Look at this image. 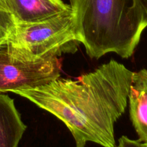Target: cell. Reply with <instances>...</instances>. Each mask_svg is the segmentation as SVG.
<instances>
[{"label":"cell","mask_w":147,"mask_h":147,"mask_svg":"<svg viewBox=\"0 0 147 147\" xmlns=\"http://www.w3.org/2000/svg\"><path fill=\"white\" fill-rule=\"evenodd\" d=\"M76 41L91 58L109 53L129 58L147 27L140 0H69Z\"/></svg>","instance_id":"7a4b0ae2"},{"label":"cell","mask_w":147,"mask_h":147,"mask_svg":"<svg viewBox=\"0 0 147 147\" xmlns=\"http://www.w3.org/2000/svg\"><path fill=\"white\" fill-rule=\"evenodd\" d=\"M146 144V147H147V144Z\"/></svg>","instance_id":"8fae6325"},{"label":"cell","mask_w":147,"mask_h":147,"mask_svg":"<svg viewBox=\"0 0 147 147\" xmlns=\"http://www.w3.org/2000/svg\"><path fill=\"white\" fill-rule=\"evenodd\" d=\"M141 3L142 4V7H143L144 9L145 12L147 16V0H140Z\"/></svg>","instance_id":"30bf717a"},{"label":"cell","mask_w":147,"mask_h":147,"mask_svg":"<svg viewBox=\"0 0 147 147\" xmlns=\"http://www.w3.org/2000/svg\"><path fill=\"white\" fill-rule=\"evenodd\" d=\"M60 55L38 59L27 58L9 46L0 47V92L34 89L60 77Z\"/></svg>","instance_id":"277c9868"},{"label":"cell","mask_w":147,"mask_h":147,"mask_svg":"<svg viewBox=\"0 0 147 147\" xmlns=\"http://www.w3.org/2000/svg\"><path fill=\"white\" fill-rule=\"evenodd\" d=\"M16 22L4 0H0V47L6 44Z\"/></svg>","instance_id":"ba28073f"},{"label":"cell","mask_w":147,"mask_h":147,"mask_svg":"<svg viewBox=\"0 0 147 147\" xmlns=\"http://www.w3.org/2000/svg\"><path fill=\"white\" fill-rule=\"evenodd\" d=\"M128 99L132 124L139 141L147 144V70L133 73Z\"/></svg>","instance_id":"8992f818"},{"label":"cell","mask_w":147,"mask_h":147,"mask_svg":"<svg viewBox=\"0 0 147 147\" xmlns=\"http://www.w3.org/2000/svg\"><path fill=\"white\" fill-rule=\"evenodd\" d=\"M16 23L40 21L71 9L63 0H4Z\"/></svg>","instance_id":"5b68a950"},{"label":"cell","mask_w":147,"mask_h":147,"mask_svg":"<svg viewBox=\"0 0 147 147\" xmlns=\"http://www.w3.org/2000/svg\"><path fill=\"white\" fill-rule=\"evenodd\" d=\"M26 129L14 100L0 94V147H18Z\"/></svg>","instance_id":"52a82bcc"},{"label":"cell","mask_w":147,"mask_h":147,"mask_svg":"<svg viewBox=\"0 0 147 147\" xmlns=\"http://www.w3.org/2000/svg\"><path fill=\"white\" fill-rule=\"evenodd\" d=\"M119 147H146V144L139 140H132L127 136H122L119 140Z\"/></svg>","instance_id":"9c48e42d"},{"label":"cell","mask_w":147,"mask_h":147,"mask_svg":"<svg viewBox=\"0 0 147 147\" xmlns=\"http://www.w3.org/2000/svg\"><path fill=\"white\" fill-rule=\"evenodd\" d=\"M134 72L111 60L77 80L61 78L14 93L28 99L65 124L76 147L93 142L116 147L114 124L124 113Z\"/></svg>","instance_id":"6da1fadb"},{"label":"cell","mask_w":147,"mask_h":147,"mask_svg":"<svg viewBox=\"0 0 147 147\" xmlns=\"http://www.w3.org/2000/svg\"><path fill=\"white\" fill-rule=\"evenodd\" d=\"M76 41L71 9L34 22L16 23L6 45L27 58L60 55L63 47Z\"/></svg>","instance_id":"3957f363"}]
</instances>
